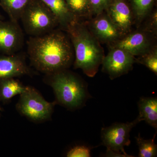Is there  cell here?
<instances>
[{
	"label": "cell",
	"instance_id": "obj_6",
	"mask_svg": "<svg viewBox=\"0 0 157 157\" xmlns=\"http://www.w3.org/2000/svg\"><path fill=\"white\" fill-rule=\"evenodd\" d=\"M140 122L137 117L131 122L116 123L110 126L102 128L101 132L102 143L107 149L112 151L123 154L128 157H133L127 154L124 147L131 144L130 132Z\"/></svg>",
	"mask_w": 157,
	"mask_h": 157
},
{
	"label": "cell",
	"instance_id": "obj_5",
	"mask_svg": "<svg viewBox=\"0 0 157 157\" xmlns=\"http://www.w3.org/2000/svg\"><path fill=\"white\" fill-rule=\"evenodd\" d=\"M20 96L16 107L21 115L36 122L48 120L51 117L56 102L46 101L36 90L30 86H27Z\"/></svg>",
	"mask_w": 157,
	"mask_h": 157
},
{
	"label": "cell",
	"instance_id": "obj_20",
	"mask_svg": "<svg viewBox=\"0 0 157 157\" xmlns=\"http://www.w3.org/2000/svg\"><path fill=\"white\" fill-rule=\"evenodd\" d=\"M135 59V62L146 67L151 71L157 75V47L155 46L151 50L143 55Z\"/></svg>",
	"mask_w": 157,
	"mask_h": 157
},
{
	"label": "cell",
	"instance_id": "obj_2",
	"mask_svg": "<svg viewBox=\"0 0 157 157\" xmlns=\"http://www.w3.org/2000/svg\"><path fill=\"white\" fill-rule=\"evenodd\" d=\"M75 54L74 67L93 77L98 73L104 56L100 42L82 21H76L66 30Z\"/></svg>",
	"mask_w": 157,
	"mask_h": 157
},
{
	"label": "cell",
	"instance_id": "obj_4",
	"mask_svg": "<svg viewBox=\"0 0 157 157\" xmlns=\"http://www.w3.org/2000/svg\"><path fill=\"white\" fill-rule=\"evenodd\" d=\"M25 31L30 37L42 36L56 29V16L40 0H33L23 12L20 18Z\"/></svg>",
	"mask_w": 157,
	"mask_h": 157
},
{
	"label": "cell",
	"instance_id": "obj_19",
	"mask_svg": "<svg viewBox=\"0 0 157 157\" xmlns=\"http://www.w3.org/2000/svg\"><path fill=\"white\" fill-rule=\"evenodd\" d=\"M155 135L152 139L145 140L139 134L135 137L139 148V157H154L157 155V145L155 143Z\"/></svg>",
	"mask_w": 157,
	"mask_h": 157
},
{
	"label": "cell",
	"instance_id": "obj_23",
	"mask_svg": "<svg viewBox=\"0 0 157 157\" xmlns=\"http://www.w3.org/2000/svg\"><path fill=\"white\" fill-rule=\"evenodd\" d=\"M90 149L84 145H78L73 147L68 152V157H90L91 156Z\"/></svg>",
	"mask_w": 157,
	"mask_h": 157
},
{
	"label": "cell",
	"instance_id": "obj_1",
	"mask_svg": "<svg viewBox=\"0 0 157 157\" xmlns=\"http://www.w3.org/2000/svg\"><path fill=\"white\" fill-rule=\"evenodd\" d=\"M27 52L31 64L46 75L67 70L74 59L70 38L57 29L42 36L30 37Z\"/></svg>",
	"mask_w": 157,
	"mask_h": 157
},
{
	"label": "cell",
	"instance_id": "obj_25",
	"mask_svg": "<svg viewBox=\"0 0 157 157\" xmlns=\"http://www.w3.org/2000/svg\"><path fill=\"white\" fill-rule=\"evenodd\" d=\"M2 107H1V106H0V115H1V113H2Z\"/></svg>",
	"mask_w": 157,
	"mask_h": 157
},
{
	"label": "cell",
	"instance_id": "obj_15",
	"mask_svg": "<svg viewBox=\"0 0 157 157\" xmlns=\"http://www.w3.org/2000/svg\"><path fill=\"white\" fill-rule=\"evenodd\" d=\"M14 78L0 80V101L8 103L14 96L20 95L25 91L27 86Z\"/></svg>",
	"mask_w": 157,
	"mask_h": 157
},
{
	"label": "cell",
	"instance_id": "obj_22",
	"mask_svg": "<svg viewBox=\"0 0 157 157\" xmlns=\"http://www.w3.org/2000/svg\"><path fill=\"white\" fill-rule=\"evenodd\" d=\"M111 0H89L92 15H96L105 11Z\"/></svg>",
	"mask_w": 157,
	"mask_h": 157
},
{
	"label": "cell",
	"instance_id": "obj_24",
	"mask_svg": "<svg viewBox=\"0 0 157 157\" xmlns=\"http://www.w3.org/2000/svg\"><path fill=\"white\" fill-rule=\"evenodd\" d=\"M106 156L107 157H127L126 155L123 154L119 153L116 152L112 151L110 150L107 149V152H106Z\"/></svg>",
	"mask_w": 157,
	"mask_h": 157
},
{
	"label": "cell",
	"instance_id": "obj_10",
	"mask_svg": "<svg viewBox=\"0 0 157 157\" xmlns=\"http://www.w3.org/2000/svg\"><path fill=\"white\" fill-rule=\"evenodd\" d=\"M105 11L122 36L131 32L135 19L132 8L125 0H111Z\"/></svg>",
	"mask_w": 157,
	"mask_h": 157
},
{
	"label": "cell",
	"instance_id": "obj_16",
	"mask_svg": "<svg viewBox=\"0 0 157 157\" xmlns=\"http://www.w3.org/2000/svg\"><path fill=\"white\" fill-rule=\"evenodd\" d=\"M33 0H0V6L10 20L18 22L23 12Z\"/></svg>",
	"mask_w": 157,
	"mask_h": 157
},
{
	"label": "cell",
	"instance_id": "obj_7",
	"mask_svg": "<svg viewBox=\"0 0 157 157\" xmlns=\"http://www.w3.org/2000/svg\"><path fill=\"white\" fill-rule=\"evenodd\" d=\"M156 36L149 32L139 29L133 32L131 31L109 45L110 48H122L134 56H139L157 46Z\"/></svg>",
	"mask_w": 157,
	"mask_h": 157
},
{
	"label": "cell",
	"instance_id": "obj_8",
	"mask_svg": "<svg viewBox=\"0 0 157 157\" xmlns=\"http://www.w3.org/2000/svg\"><path fill=\"white\" fill-rule=\"evenodd\" d=\"M102 61V71L115 79L128 73L135 63V56L127 51L118 48H110Z\"/></svg>",
	"mask_w": 157,
	"mask_h": 157
},
{
	"label": "cell",
	"instance_id": "obj_18",
	"mask_svg": "<svg viewBox=\"0 0 157 157\" xmlns=\"http://www.w3.org/2000/svg\"><path fill=\"white\" fill-rule=\"evenodd\" d=\"M155 0H131L134 19L141 23L152 11Z\"/></svg>",
	"mask_w": 157,
	"mask_h": 157
},
{
	"label": "cell",
	"instance_id": "obj_11",
	"mask_svg": "<svg viewBox=\"0 0 157 157\" xmlns=\"http://www.w3.org/2000/svg\"><path fill=\"white\" fill-rule=\"evenodd\" d=\"M95 16L90 23V30L99 42L109 45L123 36L107 13Z\"/></svg>",
	"mask_w": 157,
	"mask_h": 157
},
{
	"label": "cell",
	"instance_id": "obj_9",
	"mask_svg": "<svg viewBox=\"0 0 157 157\" xmlns=\"http://www.w3.org/2000/svg\"><path fill=\"white\" fill-rule=\"evenodd\" d=\"M24 43V35L18 22L0 20V52L6 55L15 54Z\"/></svg>",
	"mask_w": 157,
	"mask_h": 157
},
{
	"label": "cell",
	"instance_id": "obj_26",
	"mask_svg": "<svg viewBox=\"0 0 157 157\" xmlns=\"http://www.w3.org/2000/svg\"><path fill=\"white\" fill-rule=\"evenodd\" d=\"M2 20V15H1V13H0V20Z\"/></svg>",
	"mask_w": 157,
	"mask_h": 157
},
{
	"label": "cell",
	"instance_id": "obj_14",
	"mask_svg": "<svg viewBox=\"0 0 157 157\" xmlns=\"http://www.w3.org/2000/svg\"><path fill=\"white\" fill-rule=\"evenodd\" d=\"M139 114L137 117L140 121L145 122L156 130L157 128V99L156 98L142 97L138 102Z\"/></svg>",
	"mask_w": 157,
	"mask_h": 157
},
{
	"label": "cell",
	"instance_id": "obj_21",
	"mask_svg": "<svg viewBox=\"0 0 157 157\" xmlns=\"http://www.w3.org/2000/svg\"><path fill=\"white\" fill-rule=\"evenodd\" d=\"M145 20L144 25L141 29L149 32L157 36V11L156 10L151 11L148 14Z\"/></svg>",
	"mask_w": 157,
	"mask_h": 157
},
{
	"label": "cell",
	"instance_id": "obj_17",
	"mask_svg": "<svg viewBox=\"0 0 157 157\" xmlns=\"http://www.w3.org/2000/svg\"><path fill=\"white\" fill-rule=\"evenodd\" d=\"M70 12L78 21L92 16L89 0H65Z\"/></svg>",
	"mask_w": 157,
	"mask_h": 157
},
{
	"label": "cell",
	"instance_id": "obj_13",
	"mask_svg": "<svg viewBox=\"0 0 157 157\" xmlns=\"http://www.w3.org/2000/svg\"><path fill=\"white\" fill-rule=\"evenodd\" d=\"M52 11L58 21L59 25L63 30L71 24L78 21L70 12L65 0H40Z\"/></svg>",
	"mask_w": 157,
	"mask_h": 157
},
{
	"label": "cell",
	"instance_id": "obj_3",
	"mask_svg": "<svg viewBox=\"0 0 157 157\" xmlns=\"http://www.w3.org/2000/svg\"><path fill=\"white\" fill-rule=\"evenodd\" d=\"M46 78L53 90L56 103L68 109L80 108L90 98L85 82L67 69L46 75Z\"/></svg>",
	"mask_w": 157,
	"mask_h": 157
},
{
	"label": "cell",
	"instance_id": "obj_12",
	"mask_svg": "<svg viewBox=\"0 0 157 157\" xmlns=\"http://www.w3.org/2000/svg\"><path fill=\"white\" fill-rule=\"evenodd\" d=\"M30 74V70L22 56L15 54L0 55V80Z\"/></svg>",
	"mask_w": 157,
	"mask_h": 157
}]
</instances>
